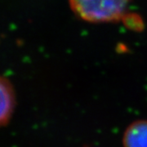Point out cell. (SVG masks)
Listing matches in <instances>:
<instances>
[{
    "label": "cell",
    "instance_id": "obj_2",
    "mask_svg": "<svg viewBox=\"0 0 147 147\" xmlns=\"http://www.w3.org/2000/svg\"><path fill=\"white\" fill-rule=\"evenodd\" d=\"M1 108L0 122L3 126L7 125L10 121L15 106V95L12 85L9 79L5 77L1 78Z\"/></svg>",
    "mask_w": 147,
    "mask_h": 147
},
{
    "label": "cell",
    "instance_id": "obj_1",
    "mask_svg": "<svg viewBox=\"0 0 147 147\" xmlns=\"http://www.w3.org/2000/svg\"><path fill=\"white\" fill-rule=\"evenodd\" d=\"M79 19L90 23H112L122 19L130 0H68Z\"/></svg>",
    "mask_w": 147,
    "mask_h": 147
},
{
    "label": "cell",
    "instance_id": "obj_3",
    "mask_svg": "<svg viewBox=\"0 0 147 147\" xmlns=\"http://www.w3.org/2000/svg\"><path fill=\"white\" fill-rule=\"evenodd\" d=\"M123 147H147V120H137L127 127Z\"/></svg>",
    "mask_w": 147,
    "mask_h": 147
}]
</instances>
